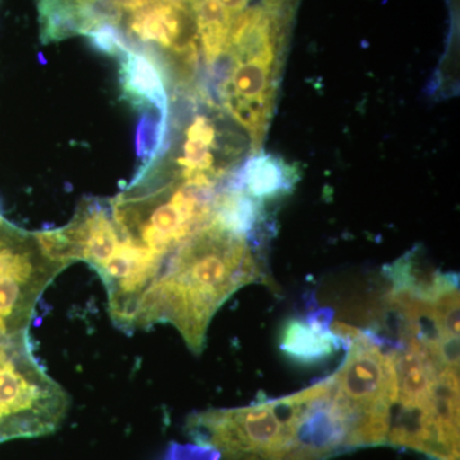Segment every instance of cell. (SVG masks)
Segmentation results:
<instances>
[{
	"label": "cell",
	"instance_id": "8992f818",
	"mask_svg": "<svg viewBox=\"0 0 460 460\" xmlns=\"http://www.w3.org/2000/svg\"><path fill=\"white\" fill-rule=\"evenodd\" d=\"M65 269L35 234L0 220V334L27 332L39 296Z\"/></svg>",
	"mask_w": 460,
	"mask_h": 460
},
{
	"label": "cell",
	"instance_id": "6da1fadb",
	"mask_svg": "<svg viewBox=\"0 0 460 460\" xmlns=\"http://www.w3.org/2000/svg\"><path fill=\"white\" fill-rule=\"evenodd\" d=\"M265 278L250 237L214 217L166 257L136 305L128 330L171 323L199 354L217 310L248 284H270Z\"/></svg>",
	"mask_w": 460,
	"mask_h": 460
},
{
	"label": "cell",
	"instance_id": "277c9868",
	"mask_svg": "<svg viewBox=\"0 0 460 460\" xmlns=\"http://www.w3.org/2000/svg\"><path fill=\"white\" fill-rule=\"evenodd\" d=\"M69 398L33 357L27 332L0 334V443L53 434Z\"/></svg>",
	"mask_w": 460,
	"mask_h": 460
},
{
	"label": "cell",
	"instance_id": "7a4b0ae2",
	"mask_svg": "<svg viewBox=\"0 0 460 460\" xmlns=\"http://www.w3.org/2000/svg\"><path fill=\"white\" fill-rule=\"evenodd\" d=\"M295 8L265 4L242 18L228 51L215 68L219 107L247 132L251 148L261 146L271 119L281 53Z\"/></svg>",
	"mask_w": 460,
	"mask_h": 460
},
{
	"label": "cell",
	"instance_id": "5b68a950",
	"mask_svg": "<svg viewBox=\"0 0 460 460\" xmlns=\"http://www.w3.org/2000/svg\"><path fill=\"white\" fill-rule=\"evenodd\" d=\"M347 357L332 375L335 393L357 425L358 447L386 444L396 398L394 361L374 332L335 323Z\"/></svg>",
	"mask_w": 460,
	"mask_h": 460
},
{
	"label": "cell",
	"instance_id": "3957f363",
	"mask_svg": "<svg viewBox=\"0 0 460 460\" xmlns=\"http://www.w3.org/2000/svg\"><path fill=\"white\" fill-rule=\"evenodd\" d=\"M305 392L232 410L190 414L186 431L222 460H298Z\"/></svg>",
	"mask_w": 460,
	"mask_h": 460
},
{
	"label": "cell",
	"instance_id": "ba28073f",
	"mask_svg": "<svg viewBox=\"0 0 460 460\" xmlns=\"http://www.w3.org/2000/svg\"><path fill=\"white\" fill-rule=\"evenodd\" d=\"M344 347V341L329 328L328 319H290L280 334L281 352L301 365H316Z\"/></svg>",
	"mask_w": 460,
	"mask_h": 460
},
{
	"label": "cell",
	"instance_id": "52a82bcc",
	"mask_svg": "<svg viewBox=\"0 0 460 460\" xmlns=\"http://www.w3.org/2000/svg\"><path fill=\"white\" fill-rule=\"evenodd\" d=\"M298 175L292 166L271 154L255 153L230 178L228 186L247 193L260 204L287 195Z\"/></svg>",
	"mask_w": 460,
	"mask_h": 460
}]
</instances>
